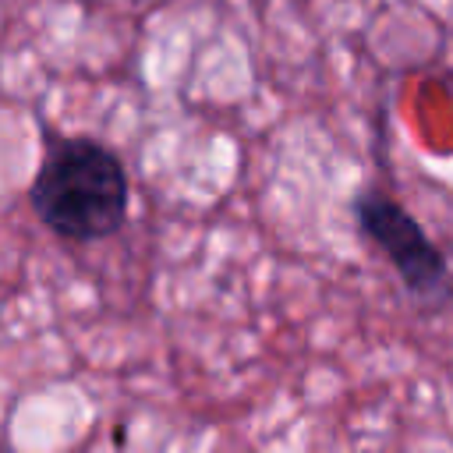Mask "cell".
<instances>
[{
	"instance_id": "obj_1",
	"label": "cell",
	"mask_w": 453,
	"mask_h": 453,
	"mask_svg": "<svg viewBox=\"0 0 453 453\" xmlns=\"http://www.w3.org/2000/svg\"><path fill=\"white\" fill-rule=\"evenodd\" d=\"M28 209L53 237L96 244L124 230L131 177L124 159L92 134L42 131V152L25 188Z\"/></svg>"
},
{
	"instance_id": "obj_2",
	"label": "cell",
	"mask_w": 453,
	"mask_h": 453,
	"mask_svg": "<svg viewBox=\"0 0 453 453\" xmlns=\"http://www.w3.org/2000/svg\"><path fill=\"white\" fill-rule=\"evenodd\" d=\"M350 216L361 241L389 262L400 287L425 315L453 308V265L400 198L365 184L350 198Z\"/></svg>"
}]
</instances>
